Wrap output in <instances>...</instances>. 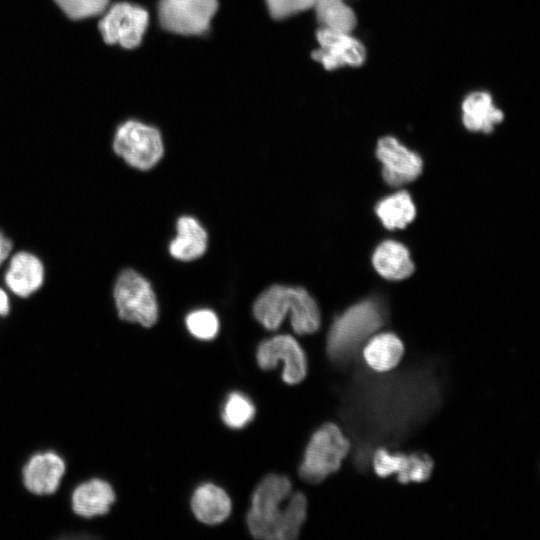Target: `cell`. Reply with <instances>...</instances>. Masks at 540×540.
Returning <instances> with one entry per match:
<instances>
[{
  "label": "cell",
  "instance_id": "obj_1",
  "mask_svg": "<svg viewBox=\"0 0 540 540\" xmlns=\"http://www.w3.org/2000/svg\"><path fill=\"white\" fill-rule=\"evenodd\" d=\"M442 397L443 382L434 363L389 375L358 371L342 408L355 442L357 468L366 471L377 448L397 445L408 437L435 413Z\"/></svg>",
  "mask_w": 540,
  "mask_h": 540
},
{
  "label": "cell",
  "instance_id": "obj_2",
  "mask_svg": "<svg viewBox=\"0 0 540 540\" xmlns=\"http://www.w3.org/2000/svg\"><path fill=\"white\" fill-rule=\"evenodd\" d=\"M290 493L291 482L285 476L268 475L258 484L247 513V526L255 538L292 540L298 537L307 515V499L297 492L281 507Z\"/></svg>",
  "mask_w": 540,
  "mask_h": 540
},
{
  "label": "cell",
  "instance_id": "obj_3",
  "mask_svg": "<svg viewBox=\"0 0 540 540\" xmlns=\"http://www.w3.org/2000/svg\"><path fill=\"white\" fill-rule=\"evenodd\" d=\"M290 313L291 326L298 334H312L320 327L315 300L301 287L272 285L256 299L253 314L266 329H277Z\"/></svg>",
  "mask_w": 540,
  "mask_h": 540
},
{
  "label": "cell",
  "instance_id": "obj_4",
  "mask_svg": "<svg viewBox=\"0 0 540 540\" xmlns=\"http://www.w3.org/2000/svg\"><path fill=\"white\" fill-rule=\"evenodd\" d=\"M384 320L383 307L373 299L348 308L334 320L327 336L326 351L331 362L339 366L349 364Z\"/></svg>",
  "mask_w": 540,
  "mask_h": 540
},
{
  "label": "cell",
  "instance_id": "obj_5",
  "mask_svg": "<svg viewBox=\"0 0 540 540\" xmlns=\"http://www.w3.org/2000/svg\"><path fill=\"white\" fill-rule=\"evenodd\" d=\"M112 300L118 317L126 322L151 327L158 317L156 295L151 284L131 268L121 270L112 285Z\"/></svg>",
  "mask_w": 540,
  "mask_h": 540
},
{
  "label": "cell",
  "instance_id": "obj_6",
  "mask_svg": "<svg viewBox=\"0 0 540 540\" xmlns=\"http://www.w3.org/2000/svg\"><path fill=\"white\" fill-rule=\"evenodd\" d=\"M350 442L333 423L321 426L311 437L299 468L301 478L319 483L340 468Z\"/></svg>",
  "mask_w": 540,
  "mask_h": 540
},
{
  "label": "cell",
  "instance_id": "obj_7",
  "mask_svg": "<svg viewBox=\"0 0 540 540\" xmlns=\"http://www.w3.org/2000/svg\"><path fill=\"white\" fill-rule=\"evenodd\" d=\"M112 150L128 166L149 170L161 159L164 147L160 132L156 128L128 120L117 127Z\"/></svg>",
  "mask_w": 540,
  "mask_h": 540
},
{
  "label": "cell",
  "instance_id": "obj_8",
  "mask_svg": "<svg viewBox=\"0 0 540 540\" xmlns=\"http://www.w3.org/2000/svg\"><path fill=\"white\" fill-rule=\"evenodd\" d=\"M316 40L318 48L312 56L326 70L359 68L367 60L366 46L353 32L320 27Z\"/></svg>",
  "mask_w": 540,
  "mask_h": 540
},
{
  "label": "cell",
  "instance_id": "obj_9",
  "mask_svg": "<svg viewBox=\"0 0 540 540\" xmlns=\"http://www.w3.org/2000/svg\"><path fill=\"white\" fill-rule=\"evenodd\" d=\"M217 5V0H160L159 20L171 32L200 34L208 29Z\"/></svg>",
  "mask_w": 540,
  "mask_h": 540
},
{
  "label": "cell",
  "instance_id": "obj_10",
  "mask_svg": "<svg viewBox=\"0 0 540 540\" xmlns=\"http://www.w3.org/2000/svg\"><path fill=\"white\" fill-rule=\"evenodd\" d=\"M147 25L145 9L129 3H117L101 18L99 30L106 43L132 49L140 44Z\"/></svg>",
  "mask_w": 540,
  "mask_h": 540
},
{
  "label": "cell",
  "instance_id": "obj_11",
  "mask_svg": "<svg viewBox=\"0 0 540 540\" xmlns=\"http://www.w3.org/2000/svg\"><path fill=\"white\" fill-rule=\"evenodd\" d=\"M258 365L269 370L283 361V380L288 384L301 382L307 373V360L299 343L290 335H277L260 343L257 348Z\"/></svg>",
  "mask_w": 540,
  "mask_h": 540
},
{
  "label": "cell",
  "instance_id": "obj_12",
  "mask_svg": "<svg viewBox=\"0 0 540 540\" xmlns=\"http://www.w3.org/2000/svg\"><path fill=\"white\" fill-rule=\"evenodd\" d=\"M44 281V263L29 250H15L1 272V285L15 298L32 296L43 286Z\"/></svg>",
  "mask_w": 540,
  "mask_h": 540
},
{
  "label": "cell",
  "instance_id": "obj_13",
  "mask_svg": "<svg viewBox=\"0 0 540 540\" xmlns=\"http://www.w3.org/2000/svg\"><path fill=\"white\" fill-rule=\"evenodd\" d=\"M371 465L379 477L396 475L400 483L426 481L432 472L433 461L425 453L405 454L377 448L371 457Z\"/></svg>",
  "mask_w": 540,
  "mask_h": 540
},
{
  "label": "cell",
  "instance_id": "obj_14",
  "mask_svg": "<svg viewBox=\"0 0 540 540\" xmlns=\"http://www.w3.org/2000/svg\"><path fill=\"white\" fill-rule=\"evenodd\" d=\"M376 156L383 165V178L391 186L411 182L422 171L421 157L392 136L378 140Z\"/></svg>",
  "mask_w": 540,
  "mask_h": 540
},
{
  "label": "cell",
  "instance_id": "obj_15",
  "mask_svg": "<svg viewBox=\"0 0 540 540\" xmlns=\"http://www.w3.org/2000/svg\"><path fill=\"white\" fill-rule=\"evenodd\" d=\"M461 121L471 132L491 133L504 120L503 110L496 104L493 94L486 89L466 93L460 104Z\"/></svg>",
  "mask_w": 540,
  "mask_h": 540
},
{
  "label": "cell",
  "instance_id": "obj_16",
  "mask_svg": "<svg viewBox=\"0 0 540 540\" xmlns=\"http://www.w3.org/2000/svg\"><path fill=\"white\" fill-rule=\"evenodd\" d=\"M65 469L63 459L56 453H38L25 465L23 483L36 495H49L58 489Z\"/></svg>",
  "mask_w": 540,
  "mask_h": 540
},
{
  "label": "cell",
  "instance_id": "obj_17",
  "mask_svg": "<svg viewBox=\"0 0 540 540\" xmlns=\"http://www.w3.org/2000/svg\"><path fill=\"white\" fill-rule=\"evenodd\" d=\"M114 501L113 488L101 479H91L80 484L71 498L74 512L85 518L106 514Z\"/></svg>",
  "mask_w": 540,
  "mask_h": 540
},
{
  "label": "cell",
  "instance_id": "obj_18",
  "mask_svg": "<svg viewBox=\"0 0 540 540\" xmlns=\"http://www.w3.org/2000/svg\"><path fill=\"white\" fill-rule=\"evenodd\" d=\"M191 509L199 521L214 525L227 519L231 511V501L223 489L207 483L194 491Z\"/></svg>",
  "mask_w": 540,
  "mask_h": 540
},
{
  "label": "cell",
  "instance_id": "obj_19",
  "mask_svg": "<svg viewBox=\"0 0 540 540\" xmlns=\"http://www.w3.org/2000/svg\"><path fill=\"white\" fill-rule=\"evenodd\" d=\"M177 235L169 245L170 254L182 261L202 256L207 246V234L193 217L183 216L177 221Z\"/></svg>",
  "mask_w": 540,
  "mask_h": 540
},
{
  "label": "cell",
  "instance_id": "obj_20",
  "mask_svg": "<svg viewBox=\"0 0 540 540\" xmlns=\"http://www.w3.org/2000/svg\"><path fill=\"white\" fill-rule=\"evenodd\" d=\"M372 262L376 271L389 280H401L414 270L408 249L399 242L387 240L375 249Z\"/></svg>",
  "mask_w": 540,
  "mask_h": 540
},
{
  "label": "cell",
  "instance_id": "obj_21",
  "mask_svg": "<svg viewBox=\"0 0 540 540\" xmlns=\"http://www.w3.org/2000/svg\"><path fill=\"white\" fill-rule=\"evenodd\" d=\"M404 351L401 340L393 333H381L366 344L363 357L375 372H387L400 361Z\"/></svg>",
  "mask_w": 540,
  "mask_h": 540
},
{
  "label": "cell",
  "instance_id": "obj_22",
  "mask_svg": "<svg viewBox=\"0 0 540 540\" xmlns=\"http://www.w3.org/2000/svg\"><path fill=\"white\" fill-rule=\"evenodd\" d=\"M376 214L387 229H398L412 222L416 209L410 195L400 191L382 199L376 206Z\"/></svg>",
  "mask_w": 540,
  "mask_h": 540
},
{
  "label": "cell",
  "instance_id": "obj_23",
  "mask_svg": "<svg viewBox=\"0 0 540 540\" xmlns=\"http://www.w3.org/2000/svg\"><path fill=\"white\" fill-rule=\"evenodd\" d=\"M314 9L321 27L353 32L357 26L356 12L345 0H319Z\"/></svg>",
  "mask_w": 540,
  "mask_h": 540
},
{
  "label": "cell",
  "instance_id": "obj_24",
  "mask_svg": "<svg viewBox=\"0 0 540 540\" xmlns=\"http://www.w3.org/2000/svg\"><path fill=\"white\" fill-rule=\"evenodd\" d=\"M255 408L251 400L239 393L228 395L222 407V420L233 429L245 427L253 419Z\"/></svg>",
  "mask_w": 540,
  "mask_h": 540
},
{
  "label": "cell",
  "instance_id": "obj_25",
  "mask_svg": "<svg viewBox=\"0 0 540 540\" xmlns=\"http://www.w3.org/2000/svg\"><path fill=\"white\" fill-rule=\"evenodd\" d=\"M185 323L188 331L201 340H211L219 331L218 317L209 309H199L189 313Z\"/></svg>",
  "mask_w": 540,
  "mask_h": 540
},
{
  "label": "cell",
  "instance_id": "obj_26",
  "mask_svg": "<svg viewBox=\"0 0 540 540\" xmlns=\"http://www.w3.org/2000/svg\"><path fill=\"white\" fill-rule=\"evenodd\" d=\"M55 2L71 19H83L104 12L109 0H55Z\"/></svg>",
  "mask_w": 540,
  "mask_h": 540
},
{
  "label": "cell",
  "instance_id": "obj_27",
  "mask_svg": "<svg viewBox=\"0 0 540 540\" xmlns=\"http://www.w3.org/2000/svg\"><path fill=\"white\" fill-rule=\"evenodd\" d=\"M319 0H266L272 17L285 18L293 14L314 8Z\"/></svg>",
  "mask_w": 540,
  "mask_h": 540
},
{
  "label": "cell",
  "instance_id": "obj_28",
  "mask_svg": "<svg viewBox=\"0 0 540 540\" xmlns=\"http://www.w3.org/2000/svg\"><path fill=\"white\" fill-rule=\"evenodd\" d=\"M14 252V243L10 237L0 228V270Z\"/></svg>",
  "mask_w": 540,
  "mask_h": 540
},
{
  "label": "cell",
  "instance_id": "obj_29",
  "mask_svg": "<svg viewBox=\"0 0 540 540\" xmlns=\"http://www.w3.org/2000/svg\"><path fill=\"white\" fill-rule=\"evenodd\" d=\"M11 313V299L6 289L0 285V316L5 317Z\"/></svg>",
  "mask_w": 540,
  "mask_h": 540
}]
</instances>
